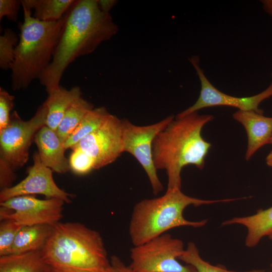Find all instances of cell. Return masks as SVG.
Masks as SVG:
<instances>
[{"instance_id":"cell-10","label":"cell","mask_w":272,"mask_h":272,"mask_svg":"<svg viewBox=\"0 0 272 272\" xmlns=\"http://www.w3.org/2000/svg\"><path fill=\"white\" fill-rule=\"evenodd\" d=\"M189 59L200 81V94L197 101L192 106L178 114L176 117H183L202 108L217 106H229L238 108V110L263 113L259 108V105L263 101L272 96V83L266 89L256 95L246 97L232 96L220 91L211 83L199 66L197 56H192Z\"/></svg>"},{"instance_id":"cell-2","label":"cell","mask_w":272,"mask_h":272,"mask_svg":"<svg viewBox=\"0 0 272 272\" xmlns=\"http://www.w3.org/2000/svg\"><path fill=\"white\" fill-rule=\"evenodd\" d=\"M212 115L193 112L176 117L154 139L153 158L157 170H165L167 189H181V173L187 165L202 169L205 159L211 147L202 138L203 127L213 120Z\"/></svg>"},{"instance_id":"cell-8","label":"cell","mask_w":272,"mask_h":272,"mask_svg":"<svg viewBox=\"0 0 272 272\" xmlns=\"http://www.w3.org/2000/svg\"><path fill=\"white\" fill-rule=\"evenodd\" d=\"M170 115L149 125H134L127 119L122 120L123 151L132 155L144 169L153 192L157 195L163 186L158 174L153 158L152 145L156 135L174 119Z\"/></svg>"},{"instance_id":"cell-29","label":"cell","mask_w":272,"mask_h":272,"mask_svg":"<svg viewBox=\"0 0 272 272\" xmlns=\"http://www.w3.org/2000/svg\"><path fill=\"white\" fill-rule=\"evenodd\" d=\"M116 2L114 0H98L99 7L103 12L105 13H109Z\"/></svg>"},{"instance_id":"cell-34","label":"cell","mask_w":272,"mask_h":272,"mask_svg":"<svg viewBox=\"0 0 272 272\" xmlns=\"http://www.w3.org/2000/svg\"><path fill=\"white\" fill-rule=\"evenodd\" d=\"M270 266H271V268H272V263H271V264H270Z\"/></svg>"},{"instance_id":"cell-7","label":"cell","mask_w":272,"mask_h":272,"mask_svg":"<svg viewBox=\"0 0 272 272\" xmlns=\"http://www.w3.org/2000/svg\"><path fill=\"white\" fill-rule=\"evenodd\" d=\"M47 109L43 103L34 116L22 120L15 111L8 126L0 131V161L14 171L27 162L29 149L38 131L46 125Z\"/></svg>"},{"instance_id":"cell-13","label":"cell","mask_w":272,"mask_h":272,"mask_svg":"<svg viewBox=\"0 0 272 272\" xmlns=\"http://www.w3.org/2000/svg\"><path fill=\"white\" fill-rule=\"evenodd\" d=\"M233 117L246 130L248 144L245 159L248 161L258 149L269 143L272 137V117L254 111L238 110Z\"/></svg>"},{"instance_id":"cell-31","label":"cell","mask_w":272,"mask_h":272,"mask_svg":"<svg viewBox=\"0 0 272 272\" xmlns=\"http://www.w3.org/2000/svg\"><path fill=\"white\" fill-rule=\"evenodd\" d=\"M266 164L272 168V151L267 155L265 158Z\"/></svg>"},{"instance_id":"cell-9","label":"cell","mask_w":272,"mask_h":272,"mask_svg":"<svg viewBox=\"0 0 272 272\" xmlns=\"http://www.w3.org/2000/svg\"><path fill=\"white\" fill-rule=\"evenodd\" d=\"M64 202L55 198L40 199L33 195L14 197L0 202V220H13L22 226H54L62 218Z\"/></svg>"},{"instance_id":"cell-4","label":"cell","mask_w":272,"mask_h":272,"mask_svg":"<svg viewBox=\"0 0 272 272\" xmlns=\"http://www.w3.org/2000/svg\"><path fill=\"white\" fill-rule=\"evenodd\" d=\"M21 5L24 21L19 26V41L10 67L15 91L27 88L50 64L66 18V13L57 21H40L32 16L28 7Z\"/></svg>"},{"instance_id":"cell-28","label":"cell","mask_w":272,"mask_h":272,"mask_svg":"<svg viewBox=\"0 0 272 272\" xmlns=\"http://www.w3.org/2000/svg\"><path fill=\"white\" fill-rule=\"evenodd\" d=\"M108 272H135L128 265H126L116 255L110 259V267Z\"/></svg>"},{"instance_id":"cell-33","label":"cell","mask_w":272,"mask_h":272,"mask_svg":"<svg viewBox=\"0 0 272 272\" xmlns=\"http://www.w3.org/2000/svg\"><path fill=\"white\" fill-rule=\"evenodd\" d=\"M264 272H272V271H264Z\"/></svg>"},{"instance_id":"cell-35","label":"cell","mask_w":272,"mask_h":272,"mask_svg":"<svg viewBox=\"0 0 272 272\" xmlns=\"http://www.w3.org/2000/svg\"><path fill=\"white\" fill-rule=\"evenodd\" d=\"M271 76H272V72H271Z\"/></svg>"},{"instance_id":"cell-25","label":"cell","mask_w":272,"mask_h":272,"mask_svg":"<svg viewBox=\"0 0 272 272\" xmlns=\"http://www.w3.org/2000/svg\"><path fill=\"white\" fill-rule=\"evenodd\" d=\"M72 149L69 160L70 169L79 175L86 174L95 169V162L91 156L80 148Z\"/></svg>"},{"instance_id":"cell-3","label":"cell","mask_w":272,"mask_h":272,"mask_svg":"<svg viewBox=\"0 0 272 272\" xmlns=\"http://www.w3.org/2000/svg\"><path fill=\"white\" fill-rule=\"evenodd\" d=\"M41 252L53 272H108L110 267L100 234L78 222L54 225Z\"/></svg>"},{"instance_id":"cell-14","label":"cell","mask_w":272,"mask_h":272,"mask_svg":"<svg viewBox=\"0 0 272 272\" xmlns=\"http://www.w3.org/2000/svg\"><path fill=\"white\" fill-rule=\"evenodd\" d=\"M34 141L41 161L46 167L60 174L70 170L69 160L64 156L66 149L55 131L44 125L36 133Z\"/></svg>"},{"instance_id":"cell-12","label":"cell","mask_w":272,"mask_h":272,"mask_svg":"<svg viewBox=\"0 0 272 272\" xmlns=\"http://www.w3.org/2000/svg\"><path fill=\"white\" fill-rule=\"evenodd\" d=\"M34 163L27 169V176L17 184L1 190L0 202L11 198L25 195L42 194L47 198L60 199L65 202H71L74 195L60 189L54 182L52 170L41 161L38 152L33 156Z\"/></svg>"},{"instance_id":"cell-17","label":"cell","mask_w":272,"mask_h":272,"mask_svg":"<svg viewBox=\"0 0 272 272\" xmlns=\"http://www.w3.org/2000/svg\"><path fill=\"white\" fill-rule=\"evenodd\" d=\"M53 226L47 224L22 226L16 236L10 254L41 251L46 244Z\"/></svg>"},{"instance_id":"cell-30","label":"cell","mask_w":272,"mask_h":272,"mask_svg":"<svg viewBox=\"0 0 272 272\" xmlns=\"http://www.w3.org/2000/svg\"><path fill=\"white\" fill-rule=\"evenodd\" d=\"M261 3L264 11L272 17V0H262Z\"/></svg>"},{"instance_id":"cell-22","label":"cell","mask_w":272,"mask_h":272,"mask_svg":"<svg viewBox=\"0 0 272 272\" xmlns=\"http://www.w3.org/2000/svg\"><path fill=\"white\" fill-rule=\"evenodd\" d=\"M178 260L193 266L197 272H264L263 269H253L244 271H237L227 269L222 265H214L204 260L200 256L199 251L192 242L188 243L186 249Z\"/></svg>"},{"instance_id":"cell-18","label":"cell","mask_w":272,"mask_h":272,"mask_svg":"<svg viewBox=\"0 0 272 272\" xmlns=\"http://www.w3.org/2000/svg\"><path fill=\"white\" fill-rule=\"evenodd\" d=\"M0 272H53L41 251L0 256Z\"/></svg>"},{"instance_id":"cell-6","label":"cell","mask_w":272,"mask_h":272,"mask_svg":"<svg viewBox=\"0 0 272 272\" xmlns=\"http://www.w3.org/2000/svg\"><path fill=\"white\" fill-rule=\"evenodd\" d=\"M184 249L181 240L165 233L134 246L129 266L135 272H197L193 266L178 261Z\"/></svg>"},{"instance_id":"cell-1","label":"cell","mask_w":272,"mask_h":272,"mask_svg":"<svg viewBox=\"0 0 272 272\" xmlns=\"http://www.w3.org/2000/svg\"><path fill=\"white\" fill-rule=\"evenodd\" d=\"M118 31L109 13L103 12L98 0H77L66 18L50 64L39 80L50 94L59 87L67 66L77 57L93 52Z\"/></svg>"},{"instance_id":"cell-19","label":"cell","mask_w":272,"mask_h":272,"mask_svg":"<svg viewBox=\"0 0 272 272\" xmlns=\"http://www.w3.org/2000/svg\"><path fill=\"white\" fill-rule=\"evenodd\" d=\"M21 2L34 10L35 18L50 22L62 18L74 3V0H22Z\"/></svg>"},{"instance_id":"cell-26","label":"cell","mask_w":272,"mask_h":272,"mask_svg":"<svg viewBox=\"0 0 272 272\" xmlns=\"http://www.w3.org/2000/svg\"><path fill=\"white\" fill-rule=\"evenodd\" d=\"M14 96L0 88V131L6 128L10 123V112L14 107Z\"/></svg>"},{"instance_id":"cell-5","label":"cell","mask_w":272,"mask_h":272,"mask_svg":"<svg viewBox=\"0 0 272 272\" xmlns=\"http://www.w3.org/2000/svg\"><path fill=\"white\" fill-rule=\"evenodd\" d=\"M238 199L241 198L205 200L187 195L181 189H167L162 196L143 199L134 206L129 224L130 239L133 246H138L176 227H202L207 220L191 221L184 218L183 212L187 207Z\"/></svg>"},{"instance_id":"cell-11","label":"cell","mask_w":272,"mask_h":272,"mask_svg":"<svg viewBox=\"0 0 272 272\" xmlns=\"http://www.w3.org/2000/svg\"><path fill=\"white\" fill-rule=\"evenodd\" d=\"M82 149L95 162L98 169L114 162L123 153L122 120L110 114L101 125L72 148Z\"/></svg>"},{"instance_id":"cell-21","label":"cell","mask_w":272,"mask_h":272,"mask_svg":"<svg viewBox=\"0 0 272 272\" xmlns=\"http://www.w3.org/2000/svg\"><path fill=\"white\" fill-rule=\"evenodd\" d=\"M109 114L105 107L94 108L88 111L77 127L64 143V148L72 149L82 139L99 127Z\"/></svg>"},{"instance_id":"cell-27","label":"cell","mask_w":272,"mask_h":272,"mask_svg":"<svg viewBox=\"0 0 272 272\" xmlns=\"http://www.w3.org/2000/svg\"><path fill=\"white\" fill-rule=\"evenodd\" d=\"M21 5V1L0 0V20L6 17L9 20L16 22Z\"/></svg>"},{"instance_id":"cell-32","label":"cell","mask_w":272,"mask_h":272,"mask_svg":"<svg viewBox=\"0 0 272 272\" xmlns=\"http://www.w3.org/2000/svg\"><path fill=\"white\" fill-rule=\"evenodd\" d=\"M269 144L272 145V137H271V139H270V141Z\"/></svg>"},{"instance_id":"cell-23","label":"cell","mask_w":272,"mask_h":272,"mask_svg":"<svg viewBox=\"0 0 272 272\" xmlns=\"http://www.w3.org/2000/svg\"><path fill=\"white\" fill-rule=\"evenodd\" d=\"M16 33L7 28L0 36V67L3 70L10 69L14 59L15 51L18 43Z\"/></svg>"},{"instance_id":"cell-16","label":"cell","mask_w":272,"mask_h":272,"mask_svg":"<svg viewBox=\"0 0 272 272\" xmlns=\"http://www.w3.org/2000/svg\"><path fill=\"white\" fill-rule=\"evenodd\" d=\"M81 95L80 88L78 86L69 90L60 86L56 91L48 94L43 103L47 109L46 125L56 131L66 110L81 97Z\"/></svg>"},{"instance_id":"cell-15","label":"cell","mask_w":272,"mask_h":272,"mask_svg":"<svg viewBox=\"0 0 272 272\" xmlns=\"http://www.w3.org/2000/svg\"><path fill=\"white\" fill-rule=\"evenodd\" d=\"M233 224L246 228L247 234L245 243L248 247L255 246L264 237L272 239V206L265 210H258L252 215L234 217L222 223V226Z\"/></svg>"},{"instance_id":"cell-20","label":"cell","mask_w":272,"mask_h":272,"mask_svg":"<svg viewBox=\"0 0 272 272\" xmlns=\"http://www.w3.org/2000/svg\"><path fill=\"white\" fill-rule=\"evenodd\" d=\"M93 108V105L82 97L71 105L55 131L63 144L77 127L87 113Z\"/></svg>"},{"instance_id":"cell-24","label":"cell","mask_w":272,"mask_h":272,"mask_svg":"<svg viewBox=\"0 0 272 272\" xmlns=\"http://www.w3.org/2000/svg\"><path fill=\"white\" fill-rule=\"evenodd\" d=\"M22 226L13 220L1 221L0 256L10 254L14 240Z\"/></svg>"}]
</instances>
